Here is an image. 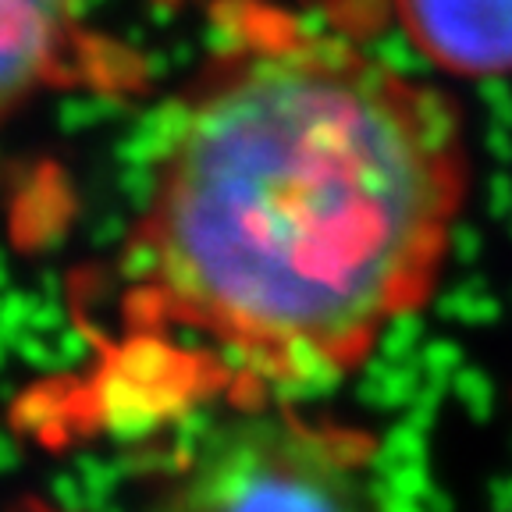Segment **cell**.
Returning <instances> with one entry per match:
<instances>
[{
    "instance_id": "cell-1",
    "label": "cell",
    "mask_w": 512,
    "mask_h": 512,
    "mask_svg": "<svg viewBox=\"0 0 512 512\" xmlns=\"http://www.w3.org/2000/svg\"><path fill=\"white\" fill-rule=\"evenodd\" d=\"M470 196L459 104L345 29L228 0L118 253L111 324L36 384V438L331 392L431 303Z\"/></svg>"
},
{
    "instance_id": "cell-2",
    "label": "cell",
    "mask_w": 512,
    "mask_h": 512,
    "mask_svg": "<svg viewBox=\"0 0 512 512\" xmlns=\"http://www.w3.org/2000/svg\"><path fill=\"white\" fill-rule=\"evenodd\" d=\"M139 512H388L381 438L306 399L221 409L153 466Z\"/></svg>"
},
{
    "instance_id": "cell-3",
    "label": "cell",
    "mask_w": 512,
    "mask_h": 512,
    "mask_svg": "<svg viewBox=\"0 0 512 512\" xmlns=\"http://www.w3.org/2000/svg\"><path fill=\"white\" fill-rule=\"evenodd\" d=\"M89 0H0V128L86 50Z\"/></svg>"
},
{
    "instance_id": "cell-4",
    "label": "cell",
    "mask_w": 512,
    "mask_h": 512,
    "mask_svg": "<svg viewBox=\"0 0 512 512\" xmlns=\"http://www.w3.org/2000/svg\"><path fill=\"white\" fill-rule=\"evenodd\" d=\"M420 57L456 79L512 75V0H392Z\"/></svg>"
}]
</instances>
